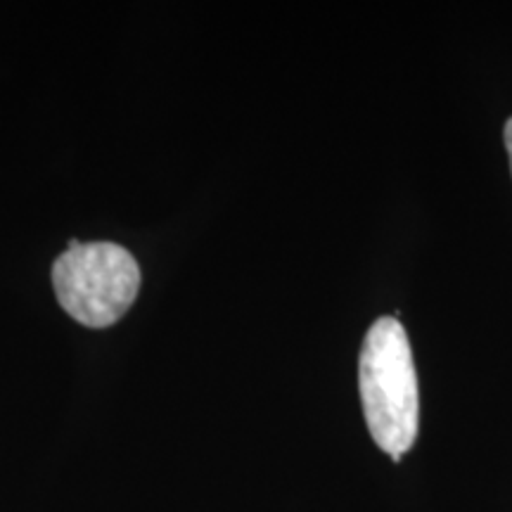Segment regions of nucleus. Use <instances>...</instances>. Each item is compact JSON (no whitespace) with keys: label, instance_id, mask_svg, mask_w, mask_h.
<instances>
[{"label":"nucleus","instance_id":"obj_3","mask_svg":"<svg viewBox=\"0 0 512 512\" xmlns=\"http://www.w3.org/2000/svg\"><path fill=\"white\" fill-rule=\"evenodd\" d=\"M505 150H508L510 157V171H512V119L505 124Z\"/></svg>","mask_w":512,"mask_h":512},{"label":"nucleus","instance_id":"obj_1","mask_svg":"<svg viewBox=\"0 0 512 512\" xmlns=\"http://www.w3.org/2000/svg\"><path fill=\"white\" fill-rule=\"evenodd\" d=\"M358 392L370 437L399 463L418 439L420 394L411 342L392 316L377 318L363 339Z\"/></svg>","mask_w":512,"mask_h":512},{"label":"nucleus","instance_id":"obj_2","mask_svg":"<svg viewBox=\"0 0 512 512\" xmlns=\"http://www.w3.org/2000/svg\"><path fill=\"white\" fill-rule=\"evenodd\" d=\"M57 302L86 328H110L136 302L140 266L114 242L72 240L53 264Z\"/></svg>","mask_w":512,"mask_h":512}]
</instances>
